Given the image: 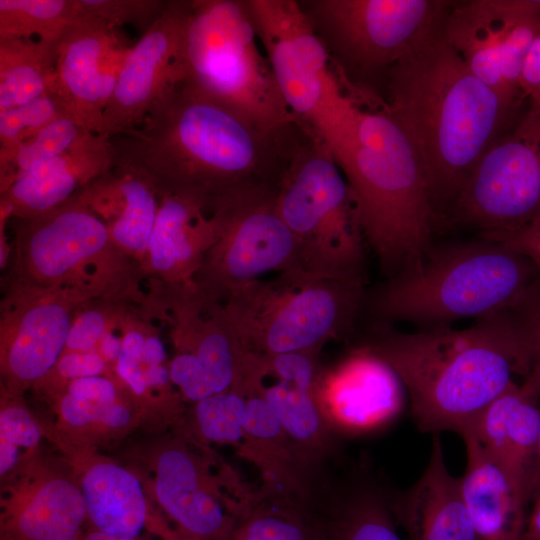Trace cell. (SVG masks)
Instances as JSON below:
<instances>
[{
	"label": "cell",
	"mask_w": 540,
	"mask_h": 540,
	"mask_svg": "<svg viewBox=\"0 0 540 540\" xmlns=\"http://www.w3.org/2000/svg\"><path fill=\"white\" fill-rule=\"evenodd\" d=\"M441 25V24H440ZM381 105L408 138L436 214L451 207L514 108L476 77L439 29L389 70Z\"/></svg>",
	"instance_id": "2"
},
{
	"label": "cell",
	"mask_w": 540,
	"mask_h": 540,
	"mask_svg": "<svg viewBox=\"0 0 540 540\" xmlns=\"http://www.w3.org/2000/svg\"><path fill=\"white\" fill-rule=\"evenodd\" d=\"M366 244L389 278L432 248L434 212L408 138L383 106L360 103L354 137L338 163Z\"/></svg>",
	"instance_id": "4"
},
{
	"label": "cell",
	"mask_w": 540,
	"mask_h": 540,
	"mask_svg": "<svg viewBox=\"0 0 540 540\" xmlns=\"http://www.w3.org/2000/svg\"><path fill=\"white\" fill-rule=\"evenodd\" d=\"M520 383H513L493 400L464 432L476 438L529 504L528 485L540 437V402Z\"/></svg>",
	"instance_id": "25"
},
{
	"label": "cell",
	"mask_w": 540,
	"mask_h": 540,
	"mask_svg": "<svg viewBox=\"0 0 540 540\" xmlns=\"http://www.w3.org/2000/svg\"><path fill=\"white\" fill-rule=\"evenodd\" d=\"M519 88L523 98L529 103L540 104V33L525 58Z\"/></svg>",
	"instance_id": "45"
},
{
	"label": "cell",
	"mask_w": 540,
	"mask_h": 540,
	"mask_svg": "<svg viewBox=\"0 0 540 540\" xmlns=\"http://www.w3.org/2000/svg\"><path fill=\"white\" fill-rule=\"evenodd\" d=\"M0 363L6 391L37 385L66 348L73 317L97 299L79 289L42 288L5 274L1 281Z\"/></svg>",
	"instance_id": "14"
},
{
	"label": "cell",
	"mask_w": 540,
	"mask_h": 540,
	"mask_svg": "<svg viewBox=\"0 0 540 540\" xmlns=\"http://www.w3.org/2000/svg\"><path fill=\"white\" fill-rule=\"evenodd\" d=\"M246 397L235 391L215 394L196 402L197 428L208 441L239 447L244 438Z\"/></svg>",
	"instance_id": "36"
},
{
	"label": "cell",
	"mask_w": 540,
	"mask_h": 540,
	"mask_svg": "<svg viewBox=\"0 0 540 540\" xmlns=\"http://www.w3.org/2000/svg\"><path fill=\"white\" fill-rule=\"evenodd\" d=\"M318 353L248 352L235 389L265 400L278 416L301 467L320 479L338 438L330 431L315 400Z\"/></svg>",
	"instance_id": "15"
},
{
	"label": "cell",
	"mask_w": 540,
	"mask_h": 540,
	"mask_svg": "<svg viewBox=\"0 0 540 540\" xmlns=\"http://www.w3.org/2000/svg\"><path fill=\"white\" fill-rule=\"evenodd\" d=\"M345 89L372 100L369 83L384 84L391 67L440 27L451 1L298 0Z\"/></svg>",
	"instance_id": "11"
},
{
	"label": "cell",
	"mask_w": 540,
	"mask_h": 540,
	"mask_svg": "<svg viewBox=\"0 0 540 540\" xmlns=\"http://www.w3.org/2000/svg\"><path fill=\"white\" fill-rule=\"evenodd\" d=\"M259 42L247 0H191L185 79L273 132L297 119Z\"/></svg>",
	"instance_id": "9"
},
{
	"label": "cell",
	"mask_w": 540,
	"mask_h": 540,
	"mask_svg": "<svg viewBox=\"0 0 540 540\" xmlns=\"http://www.w3.org/2000/svg\"><path fill=\"white\" fill-rule=\"evenodd\" d=\"M191 0H169L160 17L131 46L103 117L108 137L137 127L186 77L185 36Z\"/></svg>",
	"instance_id": "18"
},
{
	"label": "cell",
	"mask_w": 540,
	"mask_h": 540,
	"mask_svg": "<svg viewBox=\"0 0 540 540\" xmlns=\"http://www.w3.org/2000/svg\"><path fill=\"white\" fill-rule=\"evenodd\" d=\"M276 185L243 187L210 201L216 237L195 284L212 298L224 302L269 273L300 270L295 238L277 210Z\"/></svg>",
	"instance_id": "12"
},
{
	"label": "cell",
	"mask_w": 540,
	"mask_h": 540,
	"mask_svg": "<svg viewBox=\"0 0 540 540\" xmlns=\"http://www.w3.org/2000/svg\"><path fill=\"white\" fill-rule=\"evenodd\" d=\"M495 243L525 255L540 269V216Z\"/></svg>",
	"instance_id": "44"
},
{
	"label": "cell",
	"mask_w": 540,
	"mask_h": 540,
	"mask_svg": "<svg viewBox=\"0 0 540 540\" xmlns=\"http://www.w3.org/2000/svg\"><path fill=\"white\" fill-rule=\"evenodd\" d=\"M41 433L36 421L22 406L11 404L0 413V473L9 472L18 462L21 449L38 445Z\"/></svg>",
	"instance_id": "39"
},
{
	"label": "cell",
	"mask_w": 540,
	"mask_h": 540,
	"mask_svg": "<svg viewBox=\"0 0 540 540\" xmlns=\"http://www.w3.org/2000/svg\"><path fill=\"white\" fill-rule=\"evenodd\" d=\"M88 130L63 115L9 151H0V192L17 177L59 155Z\"/></svg>",
	"instance_id": "34"
},
{
	"label": "cell",
	"mask_w": 540,
	"mask_h": 540,
	"mask_svg": "<svg viewBox=\"0 0 540 540\" xmlns=\"http://www.w3.org/2000/svg\"><path fill=\"white\" fill-rule=\"evenodd\" d=\"M86 519L81 489L52 478L10 508L2 520V540H80Z\"/></svg>",
	"instance_id": "29"
},
{
	"label": "cell",
	"mask_w": 540,
	"mask_h": 540,
	"mask_svg": "<svg viewBox=\"0 0 540 540\" xmlns=\"http://www.w3.org/2000/svg\"><path fill=\"white\" fill-rule=\"evenodd\" d=\"M540 485V437L528 485V500L532 491Z\"/></svg>",
	"instance_id": "48"
},
{
	"label": "cell",
	"mask_w": 540,
	"mask_h": 540,
	"mask_svg": "<svg viewBox=\"0 0 540 540\" xmlns=\"http://www.w3.org/2000/svg\"><path fill=\"white\" fill-rule=\"evenodd\" d=\"M13 222L6 274L42 288L79 289L97 299L140 304L138 265L111 240L104 222L76 194L41 215Z\"/></svg>",
	"instance_id": "7"
},
{
	"label": "cell",
	"mask_w": 540,
	"mask_h": 540,
	"mask_svg": "<svg viewBox=\"0 0 540 540\" xmlns=\"http://www.w3.org/2000/svg\"><path fill=\"white\" fill-rule=\"evenodd\" d=\"M514 318L528 354V371L520 384L540 402V286Z\"/></svg>",
	"instance_id": "40"
},
{
	"label": "cell",
	"mask_w": 540,
	"mask_h": 540,
	"mask_svg": "<svg viewBox=\"0 0 540 540\" xmlns=\"http://www.w3.org/2000/svg\"><path fill=\"white\" fill-rule=\"evenodd\" d=\"M276 205L295 238L300 270L365 285L366 242L348 183L327 146L301 122L290 133Z\"/></svg>",
	"instance_id": "6"
},
{
	"label": "cell",
	"mask_w": 540,
	"mask_h": 540,
	"mask_svg": "<svg viewBox=\"0 0 540 540\" xmlns=\"http://www.w3.org/2000/svg\"><path fill=\"white\" fill-rule=\"evenodd\" d=\"M159 192L143 280L195 285L205 254L215 241L209 200L192 193Z\"/></svg>",
	"instance_id": "21"
},
{
	"label": "cell",
	"mask_w": 540,
	"mask_h": 540,
	"mask_svg": "<svg viewBox=\"0 0 540 540\" xmlns=\"http://www.w3.org/2000/svg\"><path fill=\"white\" fill-rule=\"evenodd\" d=\"M460 436L467 455L460 486L477 540H524L528 514L524 496L470 432Z\"/></svg>",
	"instance_id": "27"
},
{
	"label": "cell",
	"mask_w": 540,
	"mask_h": 540,
	"mask_svg": "<svg viewBox=\"0 0 540 540\" xmlns=\"http://www.w3.org/2000/svg\"><path fill=\"white\" fill-rule=\"evenodd\" d=\"M169 0H79L89 15L120 28L131 25L140 36L165 10Z\"/></svg>",
	"instance_id": "38"
},
{
	"label": "cell",
	"mask_w": 540,
	"mask_h": 540,
	"mask_svg": "<svg viewBox=\"0 0 540 540\" xmlns=\"http://www.w3.org/2000/svg\"><path fill=\"white\" fill-rule=\"evenodd\" d=\"M529 503L524 540H540V485L532 491Z\"/></svg>",
	"instance_id": "47"
},
{
	"label": "cell",
	"mask_w": 540,
	"mask_h": 540,
	"mask_svg": "<svg viewBox=\"0 0 540 540\" xmlns=\"http://www.w3.org/2000/svg\"><path fill=\"white\" fill-rule=\"evenodd\" d=\"M367 343L401 379L422 432L468 430L482 411L528 371L514 315L403 333L378 329Z\"/></svg>",
	"instance_id": "3"
},
{
	"label": "cell",
	"mask_w": 540,
	"mask_h": 540,
	"mask_svg": "<svg viewBox=\"0 0 540 540\" xmlns=\"http://www.w3.org/2000/svg\"><path fill=\"white\" fill-rule=\"evenodd\" d=\"M155 492L178 531L190 540H231L240 512L210 488L196 460L171 447L157 459Z\"/></svg>",
	"instance_id": "23"
},
{
	"label": "cell",
	"mask_w": 540,
	"mask_h": 540,
	"mask_svg": "<svg viewBox=\"0 0 540 540\" xmlns=\"http://www.w3.org/2000/svg\"><path fill=\"white\" fill-rule=\"evenodd\" d=\"M84 14L79 0H0V38L58 44Z\"/></svg>",
	"instance_id": "33"
},
{
	"label": "cell",
	"mask_w": 540,
	"mask_h": 540,
	"mask_svg": "<svg viewBox=\"0 0 540 540\" xmlns=\"http://www.w3.org/2000/svg\"><path fill=\"white\" fill-rule=\"evenodd\" d=\"M313 392L338 439L389 427L402 414L407 395L395 370L365 342L331 365H319Z\"/></svg>",
	"instance_id": "17"
},
{
	"label": "cell",
	"mask_w": 540,
	"mask_h": 540,
	"mask_svg": "<svg viewBox=\"0 0 540 540\" xmlns=\"http://www.w3.org/2000/svg\"><path fill=\"white\" fill-rule=\"evenodd\" d=\"M450 209L490 242L540 216V104L487 148Z\"/></svg>",
	"instance_id": "13"
},
{
	"label": "cell",
	"mask_w": 540,
	"mask_h": 540,
	"mask_svg": "<svg viewBox=\"0 0 540 540\" xmlns=\"http://www.w3.org/2000/svg\"><path fill=\"white\" fill-rule=\"evenodd\" d=\"M363 288L291 270L252 281L222 303L246 352L319 353L350 333Z\"/></svg>",
	"instance_id": "8"
},
{
	"label": "cell",
	"mask_w": 540,
	"mask_h": 540,
	"mask_svg": "<svg viewBox=\"0 0 540 540\" xmlns=\"http://www.w3.org/2000/svg\"><path fill=\"white\" fill-rule=\"evenodd\" d=\"M231 540H322L317 513L292 498H259L242 516Z\"/></svg>",
	"instance_id": "32"
},
{
	"label": "cell",
	"mask_w": 540,
	"mask_h": 540,
	"mask_svg": "<svg viewBox=\"0 0 540 540\" xmlns=\"http://www.w3.org/2000/svg\"><path fill=\"white\" fill-rule=\"evenodd\" d=\"M63 391L100 402L118 400V391L114 380L103 375L72 380Z\"/></svg>",
	"instance_id": "43"
},
{
	"label": "cell",
	"mask_w": 540,
	"mask_h": 540,
	"mask_svg": "<svg viewBox=\"0 0 540 540\" xmlns=\"http://www.w3.org/2000/svg\"><path fill=\"white\" fill-rule=\"evenodd\" d=\"M80 540H139L138 538H126V537H118L113 536L109 534H105L96 530H92L86 534H84ZM177 540H190L186 538L185 536H181Z\"/></svg>",
	"instance_id": "49"
},
{
	"label": "cell",
	"mask_w": 540,
	"mask_h": 540,
	"mask_svg": "<svg viewBox=\"0 0 540 540\" xmlns=\"http://www.w3.org/2000/svg\"><path fill=\"white\" fill-rule=\"evenodd\" d=\"M513 11V0L451 2L440 33L468 69L505 100L518 105L521 97L506 85L502 57Z\"/></svg>",
	"instance_id": "26"
},
{
	"label": "cell",
	"mask_w": 540,
	"mask_h": 540,
	"mask_svg": "<svg viewBox=\"0 0 540 540\" xmlns=\"http://www.w3.org/2000/svg\"><path fill=\"white\" fill-rule=\"evenodd\" d=\"M292 122L266 132L184 79L137 127L111 141L116 158L141 169L158 191L210 202L235 189L277 184Z\"/></svg>",
	"instance_id": "1"
},
{
	"label": "cell",
	"mask_w": 540,
	"mask_h": 540,
	"mask_svg": "<svg viewBox=\"0 0 540 540\" xmlns=\"http://www.w3.org/2000/svg\"><path fill=\"white\" fill-rule=\"evenodd\" d=\"M128 300L92 299L76 311L65 351H93L101 338L117 330L137 305Z\"/></svg>",
	"instance_id": "35"
},
{
	"label": "cell",
	"mask_w": 540,
	"mask_h": 540,
	"mask_svg": "<svg viewBox=\"0 0 540 540\" xmlns=\"http://www.w3.org/2000/svg\"><path fill=\"white\" fill-rule=\"evenodd\" d=\"M63 115L69 114L54 89L31 102L0 111V151L14 149Z\"/></svg>",
	"instance_id": "37"
},
{
	"label": "cell",
	"mask_w": 540,
	"mask_h": 540,
	"mask_svg": "<svg viewBox=\"0 0 540 540\" xmlns=\"http://www.w3.org/2000/svg\"><path fill=\"white\" fill-rule=\"evenodd\" d=\"M393 513L408 540H477L460 486L445 464L438 434L419 479L393 492Z\"/></svg>",
	"instance_id": "24"
},
{
	"label": "cell",
	"mask_w": 540,
	"mask_h": 540,
	"mask_svg": "<svg viewBox=\"0 0 540 540\" xmlns=\"http://www.w3.org/2000/svg\"><path fill=\"white\" fill-rule=\"evenodd\" d=\"M131 46L120 28L86 12L57 44L55 92L92 133L104 134V112Z\"/></svg>",
	"instance_id": "19"
},
{
	"label": "cell",
	"mask_w": 540,
	"mask_h": 540,
	"mask_svg": "<svg viewBox=\"0 0 540 540\" xmlns=\"http://www.w3.org/2000/svg\"><path fill=\"white\" fill-rule=\"evenodd\" d=\"M77 195L104 222L113 243L142 274L159 207V192L152 180L135 165L116 158L111 170Z\"/></svg>",
	"instance_id": "22"
},
{
	"label": "cell",
	"mask_w": 540,
	"mask_h": 540,
	"mask_svg": "<svg viewBox=\"0 0 540 540\" xmlns=\"http://www.w3.org/2000/svg\"><path fill=\"white\" fill-rule=\"evenodd\" d=\"M117 401L100 402L63 391L60 393L59 411L62 419L73 427L95 422L104 424L107 413Z\"/></svg>",
	"instance_id": "42"
},
{
	"label": "cell",
	"mask_w": 540,
	"mask_h": 540,
	"mask_svg": "<svg viewBox=\"0 0 540 540\" xmlns=\"http://www.w3.org/2000/svg\"><path fill=\"white\" fill-rule=\"evenodd\" d=\"M540 286V269L525 255L481 240L434 247L414 267L379 289L372 309L381 321L423 329L516 314Z\"/></svg>",
	"instance_id": "5"
},
{
	"label": "cell",
	"mask_w": 540,
	"mask_h": 540,
	"mask_svg": "<svg viewBox=\"0 0 540 540\" xmlns=\"http://www.w3.org/2000/svg\"><path fill=\"white\" fill-rule=\"evenodd\" d=\"M247 5L288 109L338 164L352 142L360 103L343 86L298 0Z\"/></svg>",
	"instance_id": "10"
},
{
	"label": "cell",
	"mask_w": 540,
	"mask_h": 540,
	"mask_svg": "<svg viewBox=\"0 0 540 540\" xmlns=\"http://www.w3.org/2000/svg\"><path fill=\"white\" fill-rule=\"evenodd\" d=\"M57 44L0 38V111L31 102L56 84Z\"/></svg>",
	"instance_id": "31"
},
{
	"label": "cell",
	"mask_w": 540,
	"mask_h": 540,
	"mask_svg": "<svg viewBox=\"0 0 540 540\" xmlns=\"http://www.w3.org/2000/svg\"><path fill=\"white\" fill-rule=\"evenodd\" d=\"M87 519L93 530L126 538H138L149 523L147 502L139 480L111 462L87 469L81 480Z\"/></svg>",
	"instance_id": "30"
},
{
	"label": "cell",
	"mask_w": 540,
	"mask_h": 540,
	"mask_svg": "<svg viewBox=\"0 0 540 540\" xmlns=\"http://www.w3.org/2000/svg\"><path fill=\"white\" fill-rule=\"evenodd\" d=\"M392 497L393 492L365 472L327 485L326 504H313L322 540H401Z\"/></svg>",
	"instance_id": "28"
},
{
	"label": "cell",
	"mask_w": 540,
	"mask_h": 540,
	"mask_svg": "<svg viewBox=\"0 0 540 540\" xmlns=\"http://www.w3.org/2000/svg\"><path fill=\"white\" fill-rule=\"evenodd\" d=\"M103 360L115 364L122 350V337L119 328L105 334L95 349Z\"/></svg>",
	"instance_id": "46"
},
{
	"label": "cell",
	"mask_w": 540,
	"mask_h": 540,
	"mask_svg": "<svg viewBox=\"0 0 540 540\" xmlns=\"http://www.w3.org/2000/svg\"><path fill=\"white\" fill-rule=\"evenodd\" d=\"M107 365L96 350L66 351L51 371L35 386L60 394L72 380L103 375Z\"/></svg>",
	"instance_id": "41"
},
{
	"label": "cell",
	"mask_w": 540,
	"mask_h": 540,
	"mask_svg": "<svg viewBox=\"0 0 540 540\" xmlns=\"http://www.w3.org/2000/svg\"><path fill=\"white\" fill-rule=\"evenodd\" d=\"M116 153L111 138L87 131L72 146L17 177L0 192V217L26 219L74 197L111 170Z\"/></svg>",
	"instance_id": "20"
},
{
	"label": "cell",
	"mask_w": 540,
	"mask_h": 540,
	"mask_svg": "<svg viewBox=\"0 0 540 540\" xmlns=\"http://www.w3.org/2000/svg\"><path fill=\"white\" fill-rule=\"evenodd\" d=\"M141 313L168 329L175 354L193 357L217 394L236 388L247 352L230 326L223 303L193 286L144 281Z\"/></svg>",
	"instance_id": "16"
}]
</instances>
